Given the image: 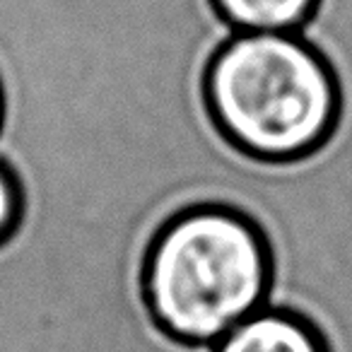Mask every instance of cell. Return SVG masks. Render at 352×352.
Returning <instances> with one entry per match:
<instances>
[{
	"label": "cell",
	"instance_id": "obj_1",
	"mask_svg": "<svg viewBox=\"0 0 352 352\" xmlns=\"http://www.w3.org/2000/svg\"><path fill=\"white\" fill-rule=\"evenodd\" d=\"M201 94L217 135L265 166L314 157L342 116L336 68L294 32H232L203 65Z\"/></svg>",
	"mask_w": 352,
	"mask_h": 352
},
{
	"label": "cell",
	"instance_id": "obj_2",
	"mask_svg": "<svg viewBox=\"0 0 352 352\" xmlns=\"http://www.w3.org/2000/svg\"><path fill=\"white\" fill-rule=\"evenodd\" d=\"M275 251L263 225L227 203H193L166 217L140 263V297L171 342L212 347L270 304Z\"/></svg>",
	"mask_w": 352,
	"mask_h": 352
},
{
	"label": "cell",
	"instance_id": "obj_3",
	"mask_svg": "<svg viewBox=\"0 0 352 352\" xmlns=\"http://www.w3.org/2000/svg\"><path fill=\"white\" fill-rule=\"evenodd\" d=\"M210 352H331V345L311 318L270 302L225 333Z\"/></svg>",
	"mask_w": 352,
	"mask_h": 352
},
{
	"label": "cell",
	"instance_id": "obj_5",
	"mask_svg": "<svg viewBox=\"0 0 352 352\" xmlns=\"http://www.w3.org/2000/svg\"><path fill=\"white\" fill-rule=\"evenodd\" d=\"M27 193L20 174L8 160L0 157V249L17 236L25 220Z\"/></svg>",
	"mask_w": 352,
	"mask_h": 352
},
{
	"label": "cell",
	"instance_id": "obj_6",
	"mask_svg": "<svg viewBox=\"0 0 352 352\" xmlns=\"http://www.w3.org/2000/svg\"><path fill=\"white\" fill-rule=\"evenodd\" d=\"M6 87H3V80H0V133H3V126H6Z\"/></svg>",
	"mask_w": 352,
	"mask_h": 352
},
{
	"label": "cell",
	"instance_id": "obj_4",
	"mask_svg": "<svg viewBox=\"0 0 352 352\" xmlns=\"http://www.w3.org/2000/svg\"><path fill=\"white\" fill-rule=\"evenodd\" d=\"M230 32H294L314 20L321 0H208Z\"/></svg>",
	"mask_w": 352,
	"mask_h": 352
}]
</instances>
